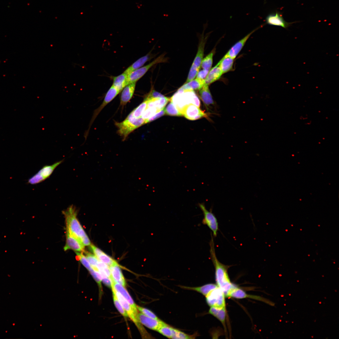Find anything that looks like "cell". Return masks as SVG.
I'll list each match as a JSON object with an SVG mask.
<instances>
[{
  "label": "cell",
  "instance_id": "obj_1",
  "mask_svg": "<svg viewBox=\"0 0 339 339\" xmlns=\"http://www.w3.org/2000/svg\"><path fill=\"white\" fill-rule=\"evenodd\" d=\"M209 242L210 259L215 269V279L218 286L223 292L225 297L236 286L232 283L229 277L228 270L230 266L224 265L218 260L215 253L213 236L212 233Z\"/></svg>",
  "mask_w": 339,
  "mask_h": 339
},
{
  "label": "cell",
  "instance_id": "obj_2",
  "mask_svg": "<svg viewBox=\"0 0 339 339\" xmlns=\"http://www.w3.org/2000/svg\"><path fill=\"white\" fill-rule=\"evenodd\" d=\"M62 213L65 217L66 230L84 246L90 245V240L77 218L75 207L72 205Z\"/></svg>",
  "mask_w": 339,
  "mask_h": 339
},
{
  "label": "cell",
  "instance_id": "obj_3",
  "mask_svg": "<svg viewBox=\"0 0 339 339\" xmlns=\"http://www.w3.org/2000/svg\"><path fill=\"white\" fill-rule=\"evenodd\" d=\"M170 100L181 113L184 108L187 105L192 104L198 107L200 105L198 97L192 90H184L179 89Z\"/></svg>",
  "mask_w": 339,
  "mask_h": 339
},
{
  "label": "cell",
  "instance_id": "obj_4",
  "mask_svg": "<svg viewBox=\"0 0 339 339\" xmlns=\"http://www.w3.org/2000/svg\"><path fill=\"white\" fill-rule=\"evenodd\" d=\"M146 123V120L142 117L136 118L131 113L122 122H115L118 128L117 132L124 140L128 135L136 128Z\"/></svg>",
  "mask_w": 339,
  "mask_h": 339
},
{
  "label": "cell",
  "instance_id": "obj_5",
  "mask_svg": "<svg viewBox=\"0 0 339 339\" xmlns=\"http://www.w3.org/2000/svg\"><path fill=\"white\" fill-rule=\"evenodd\" d=\"M165 55L164 54H162L148 64L134 70L128 74V84L136 83L154 65L160 63L167 62L168 59L165 57Z\"/></svg>",
  "mask_w": 339,
  "mask_h": 339
},
{
  "label": "cell",
  "instance_id": "obj_6",
  "mask_svg": "<svg viewBox=\"0 0 339 339\" xmlns=\"http://www.w3.org/2000/svg\"><path fill=\"white\" fill-rule=\"evenodd\" d=\"M119 93L112 85L109 89L106 94L102 104L94 112L89 125L88 128L84 133L83 137L85 138V141H86L91 126L97 116L104 107L112 100Z\"/></svg>",
  "mask_w": 339,
  "mask_h": 339
},
{
  "label": "cell",
  "instance_id": "obj_7",
  "mask_svg": "<svg viewBox=\"0 0 339 339\" xmlns=\"http://www.w3.org/2000/svg\"><path fill=\"white\" fill-rule=\"evenodd\" d=\"M198 206L204 215L202 223L207 225L211 229L213 237H216L218 229V225L216 217L211 210L209 211L206 209L204 203H198Z\"/></svg>",
  "mask_w": 339,
  "mask_h": 339
},
{
  "label": "cell",
  "instance_id": "obj_8",
  "mask_svg": "<svg viewBox=\"0 0 339 339\" xmlns=\"http://www.w3.org/2000/svg\"><path fill=\"white\" fill-rule=\"evenodd\" d=\"M111 288H113L116 297L121 304L127 313L128 316L135 324L140 332L142 336L143 337L146 336L148 334L147 333L146 331L138 320L136 315L131 305L121 294L114 289L112 286Z\"/></svg>",
  "mask_w": 339,
  "mask_h": 339
},
{
  "label": "cell",
  "instance_id": "obj_9",
  "mask_svg": "<svg viewBox=\"0 0 339 339\" xmlns=\"http://www.w3.org/2000/svg\"><path fill=\"white\" fill-rule=\"evenodd\" d=\"M63 160L57 162L53 164L43 166L39 171L28 180V183L32 185L38 184L48 178L55 169L59 165Z\"/></svg>",
  "mask_w": 339,
  "mask_h": 339
},
{
  "label": "cell",
  "instance_id": "obj_10",
  "mask_svg": "<svg viewBox=\"0 0 339 339\" xmlns=\"http://www.w3.org/2000/svg\"><path fill=\"white\" fill-rule=\"evenodd\" d=\"M209 306L217 308L226 307L225 295L218 287L211 291L205 296Z\"/></svg>",
  "mask_w": 339,
  "mask_h": 339
},
{
  "label": "cell",
  "instance_id": "obj_11",
  "mask_svg": "<svg viewBox=\"0 0 339 339\" xmlns=\"http://www.w3.org/2000/svg\"><path fill=\"white\" fill-rule=\"evenodd\" d=\"M266 23L269 25L280 26L287 29L292 24L295 22H288L284 19L281 14L279 11H276L275 12L269 14L266 17Z\"/></svg>",
  "mask_w": 339,
  "mask_h": 339
},
{
  "label": "cell",
  "instance_id": "obj_12",
  "mask_svg": "<svg viewBox=\"0 0 339 339\" xmlns=\"http://www.w3.org/2000/svg\"><path fill=\"white\" fill-rule=\"evenodd\" d=\"M182 114L187 119L195 120L202 117H207V114L200 109L199 107L192 104L186 105L183 109Z\"/></svg>",
  "mask_w": 339,
  "mask_h": 339
},
{
  "label": "cell",
  "instance_id": "obj_13",
  "mask_svg": "<svg viewBox=\"0 0 339 339\" xmlns=\"http://www.w3.org/2000/svg\"><path fill=\"white\" fill-rule=\"evenodd\" d=\"M137 317L141 324L148 328L157 331L165 323L160 319H155L145 315L141 313H138Z\"/></svg>",
  "mask_w": 339,
  "mask_h": 339
},
{
  "label": "cell",
  "instance_id": "obj_14",
  "mask_svg": "<svg viewBox=\"0 0 339 339\" xmlns=\"http://www.w3.org/2000/svg\"><path fill=\"white\" fill-rule=\"evenodd\" d=\"M228 297H230L237 299L249 298L259 301H261L272 306H274L275 305L274 303L262 297L247 294L244 291L241 289L238 288L237 287H236L230 293Z\"/></svg>",
  "mask_w": 339,
  "mask_h": 339
},
{
  "label": "cell",
  "instance_id": "obj_15",
  "mask_svg": "<svg viewBox=\"0 0 339 339\" xmlns=\"http://www.w3.org/2000/svg\"><path fill=\"white\" fill-rule=\"evenodd\" d=\"M204 30L201 35L197 51L191 66V67L196 69L199 71L201 67L202 62L203 58L204 47L208 36V35H207L205 37H204Z\"/></svg>",
  "mask_w": 339,
  "mask_h": 339
},
{
  "label": "cell",
  "instance_id": "obj_16",
  "mask_svg": "<svg viewBox=\"0 0 339 339\" xmlns=\"http://www.w3.org/2000/svg\"><path fill=\"white\" fill-rule=\"evenodd\" d=\"M84 246L77 238L66 230V242L64 247L65 251L71 249L76 252L83 251Z\"/></svg>",
  "mask_w": 339,
  "mask_h": 339
},
{
  "label": "cell",
  "instance_id": "obj_17",
  "mask_svg": "<svg viewBox=\"0 0 339 339\" xmlns=\"http://www.w3.org/2000/svg\"><path fill=\"white\" fill-rule=\"evenodd\" d=\"M111 280L112 286L116 291L121 294L128 302L132 308L137 317L138 313L137 305L127 291L121 285L115 282L112 279Z\"/></svg>",
  "mask_w": 339,
  "mask_h": 339
},
{
  "label": "cell",
  "instance_id": "obj_18",
  "mask_svg": "<svg viewBox=\"0 0 339 339\" xmlns=\"http://www.w3.org/2000/svg\"><path fill=\"white\" fill-rule=\"evenodd\" d=\"M258 28L253 30L241 40L237 42L231 48L225 55L234 59L241 51L246 41L250 36Z\"/></svg>",
  "mask_w": 339,
  "mask_h": 339
},
{
  "label": "cell",
  "instance_id": "obj_19",
  "mask_svg": "<svg viewBox=\"0 0 339 339\" xmlns=\"http://www.w3.org/2000/svg\"><path fill=\"white\" fill-rule=\"evenodd\" d=\"M94 255L100 261L109 266L118 263L111 257L93 245H90Z\"/></svg>",
  "mask_w": 339,
  "mask_h": 339
},
{
  "label": "cell",
  "instance_id": "obj_20",
  "mask_svg": "<svg viewBox=\"0 0 339 339\" xmlns=\"http://www.w3.org/2000/svg\"><path fill=\"white\" fill-rule=\"evenodd\" d=\"M136 83H131L122 89L121 95L120 105L124 106L132 97L135 91Z\"/></svg>",
  "mask_w": 339,
  "mask_h": 339
},
{
  "label": "cell",
  "instance_id": "obj_21",
  "mask_svg": "<svg viewBox=\"0 0 339 339\" xmlns=\"http://www.w3.org/2000/svg\"><path fill=\"white\" fill-rule=\"evenodd\" d=\"M109 267L111 276L110 279L125 287L126 281L118 264H115Z\"/></svg>",
  "mask_w": 339,
  "mask_h": 339
},
{
  "label": "cell",
  "instance_id": "obj_22",
  "mask_svg": "<svg viewBox=\"0 0 339 339\" xmlns=\"http://www.w3.org/2000/svg\"><path fill=\"white\" fill-rule=\"evenodd\" d=\"M223 74L218 62L211 68L205 79V85H209L219 79Z\"/></svg>",
  "mask_w": 339,
  "mask_h": 339
},
{
  "label": "cell",
  "instance_id": "obj_23",
  "mask_svg": "<svg viewBox=\"0 0 339 339\" xmlns=\"http://www.w3.org/2000/svg\"><path fill=\"white\" fill-rule=\"evenodd\" d=\"M153 57V55L150 52H149L136 60L129 66L124 72L128 75L134 70L143 67L146 62L150 60Z\"/></svg>",
  "mask_w": 339,
  "mask_h": 339
},
{
  "label": "cell",
  "instance_id": "obj_24",
  "mask_svg": "<svg viewBox=\"0 0 339 339\" xmlns=\"http://www.w3.org/2000/svg\"><path fill=\"white\" fill-rule=\"evenodd\" d=\"M205 85V80L195 78L192 80L185 83L179 89L184 90H199Z\"/></svg>",
  "mask_w": 339,
  "mask_h": 339
},
{
  "label": "cell",
  "instance_id": "obj_25",
  "mask_svg": "<svg viewBox=\"0 0 339 339\" xmlns=\"http://www.w3.org/2000/svg\"><path fill=\"white\" fill-rule=\"evenodd\" d=\"M112 85L120 92L128 84V75L123 72L122 74L113 78Z\"/></svg>",
  "mask_w": 339,
  "mask_h": 339
},
{
  "label": "cell",
  "instance_id": "obj_26",
  "mask_svg": "<svg viewBox=\"0 0 339 339\" xmlns=\"http://www.w3.org/2000/svg\"><path fill=\"white\" fill-rule=\"evenodd\" d=\"M199 91L201 98L207 107L214 104L208 85H204Z\"/></svg>",
  "mask_w": 339,
  "mask_h": 339
},
{
  "label": "cell",
  "instance_id": "obj_27",
  "mask_svg": "<svg viewBox=\"0 0 339 339\" xmlns=\"http://www.w3.org/2000/svg\"><path fill=\"white\" fill-rule=\"evenodd\" d=\"M218 287L217 284L209 283L198 287H193L187 286H181V287L183 288L197 291L206 296L211 291Z\"/></svg>",
  "mask_w": 339,
  "mask_h": 339
},
{
  "label": "cell",
  "instance_id": "obj_28",
  "mask_svg": "<svg viewBox=\"0 0 339 339\" xmlns=\"http://www.w3.org/2000/svg\"><path fill=\"white\" fill-rule=\"evenodd\" d=\"M234 59L225 55L218 62L223 74L231 71L233 68Z\"/></svg>",
  "mask_w": 339,
  "mask_h": 339
},
{
  "label": "cell",
  "instance_id": "obj_29",
  "mask_svg": "<svg viewBox=\"0 0 339 339\" xmlns=\"http://www.w3.org/2000/svg\"><path fill=\"white\" fill-rule=\"evenodd\" d=\"M209 313L218 319L223 326L225 325L226 317V307L217 308L211 307Z\"/></svg>",
  "mask_w": 339,
  "mask_h": 339
},
{
  "label": "cell",
  "instance_id": "obj_30",
  "mask_svg": "<svg viewBox=\"0 0 339 339\" xmlns=\"http://www.w3.org/2000/svg\"><path fill=\"white\" fill-rule=\"evenodd\" d=\"M215 51V50H213L207 55L203 58L201 66L202 69L209 71L210 70L213 64V57Z\"/></svg>",
  "mask_w": 339,
  "mask_h": 339
},
{
  "label": "cell",
  "instance_id": "obj_31",
  "mask_svg": "<svg viewBox=\"0 0 339 339\" xmlns=\"http://www.w3.org/2000/svg\"><path fill=\"white\" fill-rule=\"evenodd\" d=\"M165 113L166 114L175 116H183L175 105L171 102H170L164 109Z\"/></svg>",
  "mask_w": 339,
  "mask_h": 339
},
{
  "label": "cell",
  "instance_id": "obj_32",
  "mask_svg": "<svg viewBox=\"0 0 339 339\" xmlns=\"http://www.w3.org/2000/svg\"><path fill=\"white\" fill-rule=\"evenodd\" d=\"M147 101L144 100L143 102L135 109L131 113L132 116L135 117H141L143 112L147 108Z\"/></svg>",
  "mask_w": 339,
  "mask_h": 339
},
{
  "label": "cell",
  "instance_id": "obj_33",
  "mask_svg": "<svg viewBox=\"0 0 339 339\" xmlns=\"http://www.w3.org/2000/svg\"><path fill=\"white\" fill-rule=\"evenodd\" d=\"M173 328L166 323L160 327L157 331L163 336L171 338Z\"/></svg>",
  "mask_w": 339,
  "mask_h": 339
},
{
  "label": "cell",
  "instance_id": "obj_34",
  "mask_svg": "<svg viewBox=\"0 0 339 339\" xmlns=\"http://www.w3.org/2000/svg\"><path fill=\"white\" fill-rule=\"evenodd\" d=\"M195 336L186 334L176 329L173 328L171 339H191Z\"/></svg>",
  "mask_w": 339,
  "mask_h": 339
},
{
  "label": "cell",
  "instance_id": "obj_35",
  "mask_svg": "<svg viewBox=\"0 0 339 339\" xmlns=\"http://www.w3.org/2000/svg\"><path fill=\"white\" fill-rule=\"evenodd\" d=\"M111 288L113 293L114 303L117 309L124 316L126 317H128L127 313L125 310L116 297L113 288Z\"/></svg>",
  "mask_w": 339,
  "mask_h": 339
},
{
  "label": "cell",
  "instance_id": "obj_36",
  "mask_svg": "<svg viewBox=\"0 0 339 339\" xmlns=\"http://www.w3.org/2000/svg\"><path fill=\"white\" fill-rule=\"evenodd\" d=\"M160 111L156 108L147 107L143 112L142 117L146 121Z\"/></svg>",
  "mask_w": 339,
  "mask_h": 339
},
{
  "label": "cell",
  "instance_id": "obj_37",
  "mask_svg": "<svg viewBox=\"0 0 339 339\" xmlns=\"http://www.w3.org/2000/svg\"><path fill=\"white\" fill-rule=\"evenodd\" d=\"M86 256L92 268L97 270L96 266L99 260L94 255L88 252H85Z\"/></svg>",
  "mask_w": 339,
  "mask_h": 339
},
{
  "label": "cell",
  "instance_id": "obj_38",
  "mask_svg": "<svg viewBox=\"0 0 339 339\" xmlns=\"http://www.w3.org/2000/svg\"><path fill=\"white\" fill-rule=\"evenodd\" d=\"M137 310L145 315L155 319H159L158 317L150 310L137 305Z\"/></svg>",
  "mask_w": 339,
  "mask_h": 339
},
{
  "label": "cell",
  "instance_id": "obj_39",
  "mask_svg": "<svg viewBox=\"0 0 339 339\" xmlns=\"http://www.w3.org/2000/svg\"><path fill=\"white\" fill-rule=\"evenodd\" d=\"M165 114V112L164 109H163L159 112L157 113L151 117L147 120L146 121V123L154 121L164 116Z\"/></svg>",
  "mask_w": 339,
  "mask_h": 339
},
{
  "label": "cell",
  "instance_id": "obj_40",
  "mask_svg": "<svg viewBox=\"0 0 339 339\" xmlns=\"http://www.w3.org/2000/svg\"><path fill=\"white\" fill-rule=\"evenodd\" d=\"M164 96L158 92L153 90L148 94L145 100L150 99L153 98H159L164 97Z\"/></svg>",
  "mask_w": 339,
  "mask_h": 339
},
{
  "label": "cell",
  "instance_id": "obj_41",
  "mask_svg": "<svg viewBox=\"0 0 339 339\" xmlns=\"http://www.w3.org/2000/svg\"><path fill=\"white\" fill-rule=\"evenodd\" d=\"M209 71L202 69L199 70L196 76V78L205 80L206 78Z\"/></svg>",
  "mask_w": 339,
  "mask_h": 339
},
{
  "label": "cell",
  "instance_id": "obj_42",
  "mask_svg": "<svg viewBox=\"0 0 339 339\" xmlns=\"http://www.w3.org/2000/svg\"><path fill=\"white\" fill-rule=\"evenodd\" d=\"M102 281L106 286L111 288V282L110 278L108 277L102 278Z\"/></svg>",
  "mask_w": 339,
  "mask_h": 339
}]
</instances>
